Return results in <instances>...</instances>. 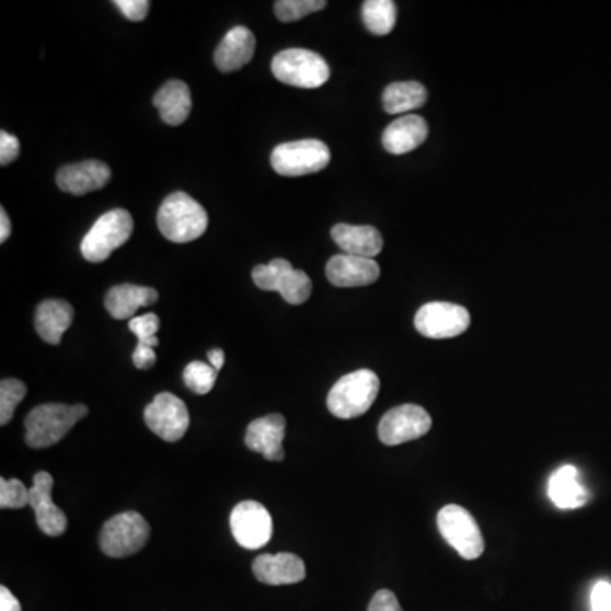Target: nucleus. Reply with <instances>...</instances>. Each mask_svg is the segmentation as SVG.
Listing matches in <instances>:
<instances>
[{
	"label": "nucleus",
	"mask_w": 611,
	"mask_h": 611,
	"mask_svg": "<svg viewBox=\"0 0 611 611\" xmlns=\"http://www.w3.org/2000/svg\"><path fill=\"white\" fill-rule=\"evenodd\" d=\"M150 524L136 511H123L104 523L99 545L107 557L123 558L135 555L147 545Z\"/></svg>",
	"instance_id": "6"
},
{
	"label": "nucleus",
	"mask_w": 611,
	"mask_h": 611,
	"mask_svg": "<svg viewBox=\"0 0 611 611\" xmlns=\"http://www.w3.org/2000/svg\"><path fill=\"white\" fill-rule=\"evenodd\" d=\"M153 106L160 111V116L166 125H182L187 122L193 109L189 85L182 80H169L153 97Z\"/></svg>",
	"instance_id": "24"
},
{
	"label": "nucleus",
	"mask_w": 611,
	"mask_h": 611,
	"mask_svg": "<svg viewBox=\"0 0 611 611\" xmlns=\"http://www.w3.org/2000/svg\"><path fill=\"white\" fill-rule=\"evenodd\" d=\"M549 498L558 509L581 508L588 503V489L583 486L576 468L564 465L555 471L549 483Z\"/></svg>",
	"instance_id": "25"
},
{
	"label": "nucleus",
	"mask_w": 611,
	"mask_h": 611,
	"mask_svg": "<svg viewBox=\"0 0 611 611\" xmlns=\"http://www.w3.org/2000/svg\"><path fill=\"white\" fill-rule=\"evenodd\" d=\"M157 221L163 237L174 243L194 242L206 233L209 223L206 209L185 193H174L165 197Z\"/></svg>",
	"instance_id": "2"
},
{
	"label": "nucleus",
	"mask_w": 611,
	"mask_h": 611,
	"mask_svg": "<svg viewBox=\"0 0 611 611\" xmlns=\"http://www.w3.org/2000/svg\"><path fill=\"white\" fill-rule=\"evenodd\" d=\"M471 326V314L464 306L452 302H428L415 316V328L427 338L443 339L462 335Z\"/></svg>",
	"instance_id": "10"
},
{
	"label": "nucleus",
	"mask_w": 611,
	"mask_h": 611,
	"mask_svg": "<svg viewBox=\"0 0 611 611\" xmlns=\"http://www.w3.org/2000/svg\"><path fill=\"white\" fill-rule=\"evenodd\" d=\"M160 328V318L155 313L143 314L129 320V330L135 333L138 344L155 348L159 345L157 332Z\"/></svg>",
	"instance_id": "32"
},
{
	"label": "nucleus",
	"mask_w": 611,
	"mask_h": 611,
	"mask_svg": "<svg viewBox=\"0 0 611 611\" xmlns=\"http://www.w3.org/2000/svg\"><path fill=\"white\" fill-rule=\"evenodd\" d=\"M157 354L153 348L145 347V345H136L135 351H132V364H135L136 369L148 370L155 366Z\"/></svg>",
	"instance_id": "37"
},
{
	"label": "nucleus",
	"mask_w": 611,
	"mask_h": 611,
	"mask_svg": "<svg viewBox=\"0 0 611 611\" xmlns=\"http://www.w3.org/2000/svg\"><path fill=\"white\" fill-rule=\"evenodd\" d=\"M11 237V219H9L5 209H0V243L8 242V238Z\"/></svg>",
	"instance_id": "39"
},
{
	"label": "nucleus",
	"mask_w": 611,
	"mask_h": 611,
	"mask_svg": "<svg viewBox=\"0 0 611 611\" xmlns=\"http://www.w3.org/2000/svg\"><path fill=\"white\" fill-rule=\"evenodd\" d=\"M272 73L279 82L298 89H318L330 79L325 58L310 49L289 48L272 60Z\"/></svg>",
	"instance_id": "4"
},
{
	"label": "nucleus",
	"mask_w": 611,
	"mask_h": 611,
	"mask_svg": "<svg viewBox=\"0 0 611 611\" xmlns=\"http://www.w3.org/2000/svg\"><path fill=\"white\" fill-rule=\"evenodd\" d=\"M438 530L441 537L468 561L481 557L484 552V539L480 524L468 509L449 505L438 511Z\"/></svg>",
	"instance_id": "9"
},
{
	"label": "nucleus",
	"mask_w": 611,
	"mask_h": 611,
	"mask_svg": "<svg viewBox=\"0 0 611 611\" xmlns=\"http://www.w3.org/2000/svg\"><path fill=\"white\" fill-rule=\"evenodd\" d=\"M284 437H286V418L279 413H274L250 423L245 443L253 452L262 453L267 461L283 462L286 457L283 447Z\"/></svg>",
	"instance_id": "15"
},
{
	"label": "nucleus",
	"mask_w": 611,
	"mask_h": 611,
	"mask_svg": "<svg viewBox=\"0 0 611 611\" xmlns=\"http://www.w3.org/2000/svg\"><path fill=\"white\" fill-rule=\"evenodd\" d=\"M330 148L320 140H299L279 145L270 155L272 169L286 177L316 174L328 166Z\"/></svg>",
	"instance_id": "7"
},
{
	"label": "nucleus",
	"mask_w": 611,
	"mask_h": 611,
	"mask_svg": "<svg viewBox=\"0 0 611 611\" xmlns=\"http://www.w3.org/2000/svg\"><path fill=\"white\" fill-rule=\"evenodd\" d=\"M255 36L245 26H234L224 34L215 51V64L219 72L230 73L245 67L255 55Z\"/></svg>",
	"instance_id": "19"
},
{
	"label": "nucleus",
	"mask_w": 611,
	"mask_h": 611,
	"mask_svg": "<svg viewBox=\"0 0 611 611\" xmlns=\"http://www.w3.org/2000/svg\"><path fill=\"white\" fill-rule=\"evenodd\" d=\"M73 308L64 299L43 301L36 310L34 326L46 344L58 345L73 321Z\"/></svg>",
	"instance_id": "23"
},
{
	"label": "nucleus",
	"mask_w": 611,
	"mask_h": 611,
	"mask_svg": "<svg viewBox=\"0 0 611 611\" xmlns=\"http://www.w3.org/2000/svg\"><path fill=\"white\" fill-rule=\"evenodd\" d=\"M592 611H611V585L608 581H598L591 591Z\"/></svg>",
	"instance_id": "36"
},
{
	"label": "nucleus",
	"mask_w": 611,
	"mask_h": 611,
	"mask_svg": "<svg viewBox=\"0 0 611 611\" xmlns=\"http://www.w3.org/2000/svg\"><path fill=\"white\" fill-rule=\"evenodd\" d=\"M230 529L238 545L249 551H258L270 542L274 523L264 505L242 502L231 511Z\"/></svg>",
	"instance_id": "11"
},
{
	"label": "nucleus",
	"mask_w": 611,
	"mask_h": 611,
	"mask_svg": "<svg viewBox=\"0 0 611 611\" xmlns=\"http://www.w3.org/2000/svg\"><path fill=\"white\" fill-rule=\"evenodd\" d=\"M367 611H403V608H401L400 601H397L396 595L393 591L381 589V591L373 595Z\"/></svg>",
	"instance_id": "35"
},
{
	"label": "nucleus",
	"mask_w": 611,
	"mask_h": 611,
	"mask_svg": "<svg viewBox=\"0 0 611 611\" xmlns=\"http://www.w3.org/2000/svg\"><path fill=\"white\" fill-rule=\"evenodd\" d=\"M20 151L21 143L14 135L8 131L0 132V163H2V166L14 162L20 155Z\"/></svg>",
	"instance_id": "34"
},
{
	"label": "nucleus",
	"mask_w": 611,
	"mask_h": 611,
	"mask_svg": "<svg viewBox=\"0 0 611 611\" xmlns=\"http://www.w3.org/2000/svg\"><path fill=\"white\" fill-rule=\"evenodd\" d=\"M131 233V215L126 209H113L95 221L94 227L80 243V252L85 261L101 264L111 257L114 250L125 245Z\"/></svg>",
	"instance_id": "5"
},
{
	"label": "nucleus",
	"mask_w": 611,
	"mask_h": 611,
	"mask_svg": "<svg viewBox=\"0 0 611 611\" xmlns=\"http://www.w3.org/2000/svg\"><path fill=\"white\" fill-rule=\"evenodd\" d=\"M325 8V0H279L274 4V11L283 23H295Z\"/></svg>",
	"instance_id": "30"
},
{
	"label": "nucleus",
	"mask_w": 611,
	"mask_h": 611,
	"mask_svg": "<svg viewBox=\"0 0 611 611\" xmlns=\"http://www.w3.org/2000/svg\"><path fill=\"white\" fill-rule=\"evenodd\" d=\"M381 276V268L373 258L355 257L339 253L330 258L326 277L336 287H364L376 283Z\"/></svg>",
	"instance_id": "17"
},
{
	"label": "nucleus",
	"mask_w": 611,
	"mask_h": 611,
	"mask_svg": "<svg viewBox=\"0 0 611 611\" xmlns=\"http://www.w3.org/2000/svg\"><path fill=\"white\" fill-rule=\"evenodd\" d=\"M428 92L419 82H394L382 94L385 113L404 114L419 109L427 102Z\"/></svg>",
	"instance_id": "26"
},
{
	"label": "nucleus",
	"mask_w": 611,
	"mask_h": 611,
	"mask_svg": "<svg viewBox=\"0 0 611 611\" xmlns=\"http://www.w3.org/2000/svg\"><path fill=\"white\" fill-rule=\"evenodd\" d=\"M252 279L264 291H276L289 304H302L313 292V283L306 272L292 267L291 262L276 258L267 265L253 268Z\"/></svg>",
	"instance_id": "8"
},
{
	"label": "nucleus",
	"mask_w": 611,
	"mask_h": 611,
	"mask_svg": "<svg viewBox=\"0 0 611 611\" xmlns=\"http://www.w3.org/2000/svg\"><path fill=\"white\" fill-rule=\"evenodd\" d=\"M88 415L89 407L85 404H39L26 416L24 440L31 449H48Z\"/></svg>",
	"instance_id": "1"
},
{
	"label": "nucleus",
	"mask_w": 611,
	"mask_h": 611,
	"mask_svg": "<svg viewBox=\"0 0 611 611\" xmlns=\"http://www.w3.org/2000/svg\"><path fill=\"white\" fill-rule=\"evenodd\" d=\"M143 416L148 428L170 443L181 440L189 430L187 406L181 397L172 393L157 394L155 400L148 404Z\"/></svg>",
	"instance_id": "12"
},
{
	"label": "nucleus",
	"mask_w": 611,
	"mask_h": 611,
	"mask_svg": "<svg viewBox=\"0 0 611 611\" xmlns=\"http://www.w3.org/2000/svg\"><path fill=\"white\" fill-rule=\"evenodd\" d=\"M252 569L258 581L268 586L298 585L306 577L304 561L287 552L258 555Z\"/></svg>",
	"instance_id": "18"
},
{
	"label": "nucleus",
	"mask_w": 611,
	"mask_h": 611,
	"mask_svg": "<svg viewBox=\"0 0 611 611\" xmlns=\"http://www.w3.org/2000/svg\"><path fill=\"white\" fill-rule=\"evenodd\" d=\"M159 301V292L151 287L135 286V284H122L113 287L106 295L107 313L114 320H132L136 311Z\"/></svg>",
	"instance_id": "21"
},
{
	"label": "nucleus",
	"mask_w": 611,
	"mask_h": 611,
	"mask_svg": "<svg viewBox=\"0 0 611 611\" xmlns=\"http://www.w3.org/2000/svg\"><path fill=\"white\" fill-rule=\"evenodd\" d=\"M27 388L20 379H4L0 382V425L5 427L14 416L15 407L26 396Z\"/></svg>",
	"instance_id": "29"
},
{
	"label": "nucleus",
	"mask_w": 611,
	"mask_h": 611,
	"mask_svg": "<svg viewBox=\"0 0 611 611\" xmlns=\"http://www.w3.org/2000/svg\"><path fill=\"white\" fill-rule=\"evenodd\" d=\"M0 611H23L20 600L5 586H0Z\"/></svg>",
	"instance_id": "38"
},
{
	"label": "nucleus",
	"mask_w": 611,
	"mask_h": 611,
	"mask_svg": "<svg viewBox=\"0 0 611 611\" xmlns=\"http://www.w3.org/2000/svg\"><path fill=\"white\" fill-rule=\"evenodd\" d=\"M54 484V475L46 471L36 472L30 487V506L34 509L39 530L48 537H60L67 530L68 520L51 498Z\"/></svg>",
	"instance_id": "14"
},
{
	"label": "nucleus",
	"mask_w": 611,
	"mask_h": 611,
	"mask_svg": "<svg viewBox=\"0 0 611 611\" xmlns=\"http://www.w3.org/2000/svg\"><path fill=\"white\" fill-rule=\"evenodd\" d=\"M208 359L211 362V366L215 367L216 370L223 369L224 366V351L221 348H212V350L208 351Z\"/></svg>",
	"instance_id": "40"
},
{
	"label": "nucleus",
	"mask_w": 611,
	"mask_h": 611,
	"mask_svg": "<svg viewBox=\"0 0 611 611\" xmlns=\"http://www.w3.org/2000/svg\"><path fill=\"white\" fill-rule=\"evenodd\" d=\"M428 125L422 116L407 114L397 117L391 123L382 135V145L391 155H406L410 151L422 147L427 140Z\"/></svg>",
	"instance_id": "20"
},
{
	"label": "nucleus",
	"mask_w": 611,
	"mask_h": 611,
	"mask_svg": "<svg viewBox=\"0 0 611 611\" xmlns=\"http://www.w3.org/2000/svg\"><path fill=\"white\" fill-rule=\"evenodd\" d=\"M397 8L393 0H367L362 5V20L369 33L385 36L396 26Z\"/></svg>",
	"instance_id": "27"
},
{
	"label": "nucleus",
	"mask_w": 611,
	"mask_h": 611,
	"mask_svg": "<svg viewBox=\"0 0 611 611\" xmlns=\"http://www.w3.org/2000/svg\"><path fill=\"white\" fill-rule=\"evenodd\" d=\"M378 373L369 369L355 370L339 379L328 394L330 413L336 418L350 419L369 412L373 401L378 397Z\"/></svg>",
	"instance_id": "3"
},
{
	"label": "nucleus",
	"mask_w": 611,
	"mask_h": 611,
	"mask_svg": "<svg viewBox=\"0 0 611 611\" xmlns=\"http://www.w3.org/2000/svg\"><path fill=\"white\" fill-rule=\"evenodd\" d=\"M218 370L211 364L194 360L184 369V382L196 394L211 393L218 379Z\"/></svg>",
	"instance_id": "28"
},
{
	"label": "nucleus",
	"mask_w": 611,
	"mask_h": 611,
	"mask_svg": "<svg viewBox=\"0 0 611 611\" xmlns=\"http://www.w3.org/2000/svg\"><path fill=\"white\" fill-rule=\"evenodd\" d=\"M332 238L336 245L347 255L355 257L373 258L382 250V234L373 227H354V224H335Z\"/></svg>",
	"instance_id": "22"
},
{
	"label": "nucleus",
	"mask_w": 611,
	"mask_h": 611,
	"mask_svg": "<svg viewBox=\"0 0 611 611\" xmlns=\"http://www.w3.org/2000/svg\"><path fill=\"white\" fill-rule=\"evenodd\" d=\"M431 418L427 410L416 404L393 407L379 423V438L384 446L394 447L427 435Z\"/></svg>",
	"instance_id": "13"
},
{
	"label": "nucleus",
	"mask_w": 611,
	"mask_h": 611,
	"mask_svg": "<svg viewBox=\"0 0 611 611\" xmlns=\"http://www.w3.org/2000/svg\"><path fill=\"white\" fill-rule=\"evenodd\" d=\"M30 505V489L20 480H0V508L21 509Z\"/></svg>",
	"instance_id": "31"
},
{
	"label": "nucleus",
	"mask_w": 611,
	"mask_h": 611,
	"mask_svg": "<svg viewBox=\"0 0 611 611\" xmlns=\"http://www.w3.org/2000/svg\"><path fill=\"white\" fill-rule=\"evenodd\" d=\"M109 181V165L99 160H85V162L61 166L57 174L58 189L72 196L94 193L106 187Z\"/></svg>",
	"instance_id": "16"
},
{
	"label": "nucleus",
	"mask_w": 611,
	"mask_h": 611,
	"mask_svg": "<svg viewBox=\"0 0 611 611\" xmlns=\"http://www.w3.org/2000/svg\"><path fill=\"white\" fill-rule=\"evenodd\" d=\"M114 5L132 23L143 21L147 18L148 11H150V2L148 0H116Z\"/></svg>",
	"instance_id": "33"
}]
</instances>
